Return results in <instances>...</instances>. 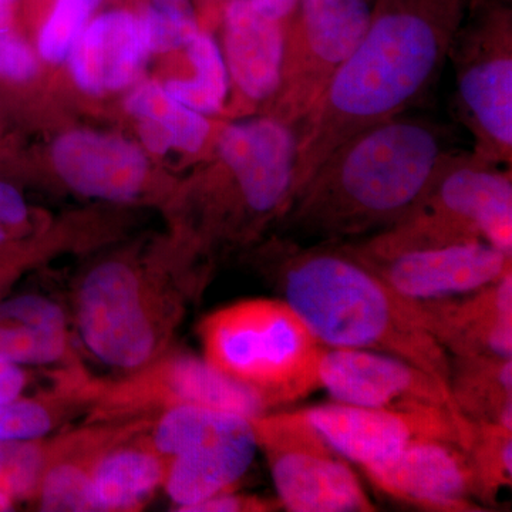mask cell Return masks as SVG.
Segmentation results:
<instances>
[{
    "mask_svg": "<svg viewBox=\"0 0 512 512\" xmlns=\"http://www.w3.org/2000/svg\"><path fill=\"white\" fill-rule=\"evenodd\" d=\"M220 2H222V6H224V5H225V3H228V2H229V0H220Z\"/></svg>",
    "mask_w": 512,
    "mask_h": 512,
    "instance_id": "cell-37",
    "label": "cell"
},
{
    "mask_svg": "<svg viewBox=\"0 0 512 512\" xmlns=\"http://www.w3.org/2000/svg\"><path fill=\"white\" fill-rule=\"evenodd\" d=\"M50 165L64 187L93 200H140L150 183V156L138 141L94 128H70L50 144Z\"/></svg>",
    "mask_w": 512,
    "mask_h": 512,
    "instance_id": "cell-14",
    "label": "cell"
},
{
    "mask_svg": "<svg viewBox=\"0 0 512 512\" xmlns=\"http://www.w3.org/2000/svg\"><path fill=\"white\" fill-rule=\"evenodd\" d=\"M148 430L167 458L163 485L178 511L235 490L259 450L251 419L207 407L165 410Z\"/></svg>",
    "mask_w": 512,
    "mask_h": 512,
    "instance_id": "cell-8",
    "label": "cell"
},
{
    "mask_svg": "<svg viewBox=\"0 0 512 512\" xmlns=\"http://www.w3.org/2000/svg\"><path fill=\"white\" fill-rule=\"evenodd\" d=\"M28 382V375L22 367L0 362V402L18 399Z\"/></svg>",
    "mask_w": 512,
    "mask_h": 512,
    "instance_id": "cell-32",
    "label": "cell"
},
{
    "mask_svg": "<svg viewBox=\"0 0 512 512\" xmlns=\"http://www.w3.org/2000/svg\"><path fill=\"white\" fill-rule=\"evenodd\" d=\"M138 2L143 3V2H144V0H138Z\"/></svg>",
    "mask_w": 512,
    "mask_h": 512,
    "instance_id": "cell-38",
    "label": "cell"
},
{
    "mask_svg": "<svg viewBox=\"0 0 512 512\" xmlns=\"http://www.w3.org/2000/svg\"><path fill=\"white\" fill-rule=\"evenodd\" d=\"M259 256L320 345L400 357L448 382L450 356L424 328L416 299L390 288L348 244L271 235Z\"/></svg>",
    "mask_w": 512,
    "mask_h": 512,
    "instance_id": "cell-3",
    "label": "cell"
},
{
    "mask_svg": "<svg viewBox=\"0 0 512 512\" xmlns=\"http://www.w3.org/2000/svg\"><path fill=\"white\" fill-rule=\"evenodd\" d=\"M380 493L420 510L483 511L466 450L447 441L410 444L396 456L362 466Z\"/></svg>",
    "mask_w": 512,
    "mask_h": 512,
    "instance_id": "cell-15",
    "label": "cell"
},
{
    "mask_svg": "<svg viewBox=\"0 0 512 512\" xmlns=\"http://www.w3.org/2000/svg\"><path fill=\"white\" fill-rule=\"evenodd\" d=\"M151 57L140 9H100L77 37L67 56L73 86L86 96L109 97L140 82Z\"/></svg>",
    "mask_w": 512,
    "mask_h": 512,
    "instance_id": "cell-16",
    "label": "cell"
},
{
    "mask_svg": "<svg viewBox=\"0 0 512 512\" xmlns=\"http://www.w3.org/2000/svg\"><path fill=\"white\" fill-rule=\"evenodd\" d=\"M178 406H198L254 419L272 409L254 387L225 375L207 359L164 353L123 380L97 382L87 423L151 419Z\"/></svg>",
    "mask_w": 512,
    "mask_h": 512,
    "instance_id": "cell-10",
    "label": "cell"
},
{
    "mask_svg": "<svg viewBox=\"0 0 512 512\" xmlns=\"http://www.w3.org/2000/svg\"><path fill=\"white\" fill-rule=\"evenodd\" d=\"M9 276V272H0V291H2L3 286H5L6 282L9 281Z\"/></svg>",
    "mask_w": 512,
    "mask_h": 512,
    "instance_id": "cell-36",
    "label": "cell"
},
{
    "mask_svg": "<svg viewBox=\"0 0 512 512\" xmlns=\"http://www.w3.org/2000/svg\"><path fill=\"white\" fill-rule=\"evenodd\" d=\"M468 461L476 480L480 503H494L495 497L512 483V427L471 423Z\"/></svg>",
    "mask_w": 512,
    "mask_h": 512,
    "instance_id": "cell-26",
    "label": "cell"
},
{
    "mask_svg": "<svg viewBox=\"0 0 512 512\" xmlns=\"http://www.w3.org/2000/svg\"><path fill=\"white\" fill-rule=\"evenodd\" d=\"M32 227V211L15 185L0 181V247L25 237Z\"/></svg>",
    "mask_w": 512,
    "mask_h": 512,
    "instance_id": "cell-30",
    "label": "cell"
},
{
    "mask_svg": "<svg viewBox=\"0 0 512 512\" xmlns=\"http://www.w3.org/2000/svg\"><path fill=\"white\" fill-rule=\"evenodd\" d=\"M417 305L448 356L512 357V269L476 292Z\"/></svg>",
    "mask_w": 512,
    "mask_h": 512,
    "instance_id": "cell-18",
    "label": "cell"
},
{
    "mask_svg": "<svg viewBox=\"0 0 512 512\" xmlns=\"http://www.w3.org/2000/svg\"><path fill=\"white\" fill-rule=\"evenodd\" d=\"M47 461V441H0V491L13 500L33 498Z\"/></svg>",
    "mask_w": 512,
    "mask_h": 512,
    "instance_id": "cell-28",
    "label": "cell"
},
{
    "mask_svg": "<svg viewBox=\"0 0 512 512\" xmlns=\"http://www.w3.org/2000/svg\"><path fill=\"white\" fill-rule=\"evenodd\" d=\"M204 359L258 390L272 409L320 387V345L284 299H245L201 320Z\"/></svg>",
    "mask_w": 512,
    "mask_h": 512,
    "instance_id": "cell-6",
    "label": "cell"
},
{
    "mask_svg": "<svg viewBox=\"0 0 512 512\" xmlns=\"http://www.w3.org/2000/svg\"><path fill=\"white\" fill-rule=\"evenodd\" d=\"M471 0H373L365 35L296 127L291 202L350 137L407 113L439 79Z\"/></svg>",
    "mask_w": 512,
    "mask_h": 512,
    "instance_id": "cell-1",
    "label": "cell"
},
{
    "mask_svg": "<svg viewBox=\"0 0 512 512\" xmlns=\"http://www.w3.org/2000/svg\"><path fill=\"white\" fill-rule=\"evenodd\" d=\"M0 362L74 366L69 323L60 303L36 293L0 302Z\"/></svg>",
    "mask_w": 512,
    "mask_h": 512,
    "instance_id": "cell-20",
    "label": "cell"
},
{
    "mask_svg": "<svg viewBox=\"0 0 512 512\" xmlns=\"http://www.w3.org/2000/svg\"><path fill=\"white\" fill-rule=\"evenodd\" d=\"M447 383L464 419L512 427L511 357L450 356Z\"/></svg>",
    "mask_w": 512,
    "mask_h": 512,
    "instance_id": "cell-23",
    "label": "cell"
},
{
    "mask_svg": "<svg viewBox=\"0 0 512 512\" xmlns=\"http://www.w3.org/2000/svg\"><path fill=\"white\" fill-rule=\"evenodd\" d=\"M259 12L264 13L268 18L284 20L291 15L299 0H251Z\"/></svg>",
    "mask_w": 512,
    "mask_h": 512,
    "instance_id": "cell-33",
    "label": "cell"
},
{
    "mask_svg": "<svg viewBox=\"0 0 512 512\" xmlns=\"http://www.w3.org/2000/svg\"><path fill=\"white\" fill-rule=\"evenodd\" d=\"M13 507H15V500L0 491V512L13 510Z\"/></svg>",
    "mask_w": 512,
    "mask_h": 512,
    "instance_id": "cell-35",
    "label": "cell"
},
{
    "mask_svg": "<svg viewBox=\"0 0 512 512\" xmlns=\"http://www.w3.org/2000/svg\"><path fill=\"white\" fill-rule=\"evenodd\" d=\"M282 508L276 498H262L258 495L239 494L235 490L224 491L195 504L188 512H271Z\"/></svg>",
    "mask_w": 512,
    "mask_h": 512,
    "instance_id": "cell-31",
    "label": "cell"
},
{
    "mask_svg": "<svg viewBox=\"0 0 512 512\" xmlns=\"http://www.w3.org/2000/svg\"><path fill=\"white\" fill-rule=\"evenodd\" d=\"M366 264L400 295L434 301L467 295L493 284L512 269V255L476 241L403 252Z\"/></svg>",
    "mask_w": 512,
    "mask_h": 512,
    "instance_id": "cell-17",
    "label": "cell"
},
{
    "mask_svg": "<svg viewBox=\"0 0 512 512\" xmlns=\"http://www.w3.org/2000/svg\"><path fill=\"white\" fill-rule=\"evenodd\" d=\"M319 379L333 402L393 410L441 407L458 413L444 380L386 353L325 348Z\"/></svg>",
    "mask_w": 512,
    "mask_h": 512,
    "instance_id": "cell-13",
    "label": "cell"
},
{
    "mask_svg": "<svg viewBox=\"0 0 512 512\" xmlns=\"http://www.w3.org/2000/svg\"><path fill=\"white\" fill-rule=\"evenodd\" d=\"M106 0H52L36 35V52L42 63L66 62L77 37Z\"/></svg>",
    "mask_w": 512,
    "mask_h": 512,
    "instance_id": "cell-27",
    "label": "cell"
},
{
    "mask_svg": "<svg viewBox=\"0 0 512 512\" xmlns=\"http://www.w3.org/2000/svg\"><path fill=\"white\" fill-rule=\"evenodd\" d=\"M284 20L268 18L251 0H229L222 6L220 46L229 82L256 106H264L278 87Z\"/></svg>",
    "mask_w": 512,
    "mask_h": 512,
    "instance_id": "cell-19",
    "label": "cell"
},
{
    "mask_svg": "<svg viewBox=\"0 0 512 512\" xmlns=\"http://www.w3.org/2000/svg\"><path fill=\"white\" fill-rule=\"evenodd\" d=\"M151 423L101 453L92 471L94 511H138L163 487L167 458L151 444Z\"/></svg>",
    "mask_w": 512,
    "mask_h": 512,
    "instance_id": "cell-22",
    "label": "cell"
},
{
    "mask_svg": "<svg viewBox=\"0 0 512 512\" xmlns=\"http://www.w3.org/2000/svg\"><path fill=\"white\" fill-rule=\"evenodd\" d=\"M372 6L373 0H299L284 20L278 87L258 114L296 130L359 45Z\"/></svg>",
    "mask_w": 512,
    "mask_h": 512,
    "instance_id": "cell-9",
    "label": "cell"
},
{
    "mask_svg": "<svg viewBox=\"0 0 512 512\" xmlns=\"http://www.w3.org/2000/svg\"><path fill=\"white\" fill-rule=\"evenodd\" d=\"M476 241L512 255L511 168L474 151L457 150L396 224L345 244L363 261L376 262L403 252Z\"/></svg>",
    "mask_w": 512,
    "mask_h": 512,
    "instance_id": "cell-4",
    "label": "cell"
},
{
    "mask_svg": "<svg viewBox=\"0 0 512 512\" xmlns=\"http://www.w3.org/2000/svg\"><path fill=\"white\" fill-rule=\"evenodd\" d=\"M448 60L456 109L473 150L491 163H512L511 0H471Z\"/></svg>",
    "mask_w": 512,
    "mask_h": 512,
    "instance_id": "cell-7",
    "label": "cell"
},
{
    "mask_svg": "<svg viewBox=\"0 0 512 512\" xmlns=\"http://www.w3.org/2000/svg\"><path fill=\"white\" fill-rule=\"evenodd\" d=\"M439 121L404 113L332 151L296 192L272 235L296 244H345L392 227L456 153Z\"/></svg>",
    "mask_w": 512,
    "mask_h": 512,
    "instance_id": "cell-2",
    "label": "cell"
},
{
    "mask_svg": "<svg viewBox=\"0 0 512 512\" xmlns=\"http://www.w3.org/2000/svg\"><path fill=\"white\" fill-rule=\"evenodd\" d=\"M123 106L136 124L138 143L148 156L175 153L197 157L217 136L211 117L175 100L163 82L140 80L127 90Z\"/></svg>",
    "mask_w": 512,
    "mask_h": 512,
    "instance_id": "cell-21",
    "label": "cell"
},
{
    "mask_svg": "<svg viewBox=\"0 0 512 512\" xmlns=\"http://www.w3.org/2000/svg\"><path fill=\"white\" fill-rule=\"evenodd\" d=\"M40 60L36 47L29 43L18 30L10 33L0 43V80L6 83L26 84L40 72Z\"/></svg>",
    "mask_w": 512,
    "mask_h": 512,
    "instance_id": "cell-29",
    "label": "cell"
},
{
    "mask_svg": "<svg viewBox=\"0 0 512 512\" xmlns=\"http://www.w3.org/2000/svg\"><path fill=\"white\" fill-rule=\"evenodd\" d=\"M303 413L333 450L360 467L396 456L417 441H447L467 451L473 427L461 414L441 407L393 410L333 402Z\"/></svg>",
    "mask_w": 512,
    "mask_h": 512,
    "instance_id": "cell-12",
    "label": "cell"
},
{
    "mask_svg": "<svg viewBox=\"0 0 512 512\" xmlns=\"http://www.w3.org/2000/svg\"><path fill=\"white\" fill-rule=\"evenodd\" d=\"M282 508L292 512H372L370 501L346 458L329 446L303 410L251 419Z\"/></svg>",
    "mask_w": 512,
    "mask_h": 512,
    "instance_id": "cell-11",
    "label": "cell"
},
{
    "mask_svg": "<svg viewBox=\"0 0 512 512\" xmlns=\"http://www.w3.org/2000/svg\"><path fill=\"white\" fill-rule=\"evenodd\" d=\"M183 50L191 74L165 80V90L188 109L202 116H217L227 106L231 89L220 43L207 30L201 29Z\"/></svg>",
    "mask_w": 512,
    "mask_h": 512,
    "instance_id": "cell-24",
    "label": "cell"
},
{
    "mask_svg": "<svg viewBox=\"0 0 512 512\" xmlns=\"http://www.w3.org/2000/svg\"><path fill=\"white\" fill-rule=\"evenodd\" d=\"M18 0H0V26L15 23V5Z\"/></svg>",
    "mask_w": 512,
    "mask_h": 512,
    "instance_id": "cell-34",
    "label": "cell"
},
{
    "mask_svg": "<svg viewBox=\"0 0 512 512\" xmlns=\"http://www.w3.org/2000/svg\"><path fill=\"white\" fill-rule=\"evenodd\" d=\"M188 291L127 256L97 262L77 286L80 338L104 365L136 372L167 352Z\"/></svg>",
    "mask_w": 512,
    "mask_h": 512,
    "instance_id": "cell-5",
    "label": "cell"
},
{
    "mask_svg": "<svg viewBox=\"0 0 512 512\" xmlns=\"http://www.w3.org/2000/svg\"><path fill=\"white\" fill-rule=\"evenodd\" d=\"M89 404V389L70 380L56 382L55 390L45 397H18L0 402V441L40 440L46 437L67 409Z\"/></svg>",
    "mask_w": 512,
    "mask_h": 512,
    "instance_id": "cell-25",
    "label": "cell"
}]
</instances>
